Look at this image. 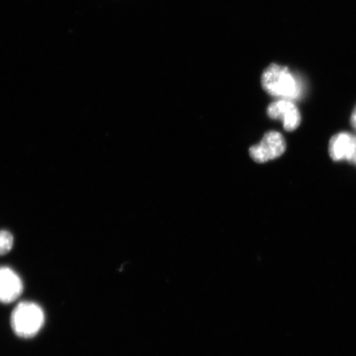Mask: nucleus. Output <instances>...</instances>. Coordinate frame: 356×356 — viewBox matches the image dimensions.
Returning <instances> with one entry per match:
<instances>
[{
  "instance_id": "nucleus-1",
  "label": "nucleus",
  "mask_w": 356,
  "mask_h": 356,
  "mask_svg": "<svg viewBox=\"0 0 356 356\" xmlns=\"http://www.w3.org/2000/svg\"><path fill=\"white\" fill-rule=\"evenodd\" d=\"M261 86L271 96L280 99H300L304 92L301 80L287 67L270 65L262 74Z\"/></svg>"
},
{
  "instance_id": "nucleus-7",
  "label": "nucleus",
  "mask_w": 356,
  "mask_h": 356,
  "mask_svg": "<svg viewBox=\"0 0 356 356\" xmlns=\"http://www.w3.org/2000/svg\"><path fill=\"white\" fill-rule=\"evenodd\" d=\"M13 237L6 230H0V256L6 255L12 250Z\"/></svg>"
},
{
  "instance_id": "nucleus-6",
  "label": "nucleus",
  "mask_w": 356,
  "mask_h": 356,
  "mask_svg": "<svg viewBox=\"0 0 356 356\" xmlns=\"http://www.w3.org/2000/svg\"><path fill=\"white\" fill-rule=\"evenodd\" d=\"M24 291L19 275L7 266L0 267V302L10 304L19 298Z\"/></svg>"
},
{
  "instance_id": "nucleus-8",
  "label": "nucleus",
  "mask_w": 356,
  "mask_h": 356,
  "mask_svg": "<svg viewBox=\"0 0 356 356\" xmlns=\"http://www.w3.org/2000/svg\"><path fill=\"white\" fill-rule=\"evenodd\" d=\"M350 124L351 126H353L354 130L356 131V106L353 111V114H351Z\"/></svg>"
},
{
  "instance_id": "nucleus-3",
  "label": "nucleus",
  "mask_w": 356,
  "mask_h": 356,
  "mask_svg": "<svg viewBox=\"0 0 356 356\" xmlns=\"http://www.w3.org/2000/svg\"><path fill=\"white\" fill-rule=\"evenodd\" d=\"M286 149V140L277 131L267 132L260 144L252 146L249 153L255 162L264 163L282 156Z\"/></svg>"
},
{
  "instance_id": "nucleus-4",
  "label": "nucleus",
  "mask_w": 356,
  "mask_h": 356,
  "mask_svg": "<svg viewBox=\"0 0 356 356\" xmlns=\"http://www.w3.org/2000/svg\"><path fill=\"white\" fill-rule=\"evenodd\" d=\"M329 154L333 161H347L356 166V135L340 132L332 137Z\"/></svg>"
},
{
  "instance_id": "nucleus-5",
  "label": "nucleus",
  "mask_w": 356,
  "mask_h": 356,
  "mask_svg": "<svg viewBox=\"0 0 356 356\" xmlns=\"http://www.w3.org/2000/svg\"><path fill=\"white\" fill-rule=\"evenodd\" d=\"M267 114L271 119L282 120L287 131L296 130L301 122L300 110L293 101L280 99L273 102L267 108Z\"/></svg>"
},
{
  "instance_id": "nucleus-2",
  "label": "nucleus",
  "mask_w": 356,
  "mask_h": 356,
  "mask_svg": "<svg viewBox=\"0 0 356 356\" xmlns=\"http://www.w3.org/2000/svg\"><path fill=\"white\" fill-rule=\"evenodd\" d=\"M44 323L42 309L33 302H22L11 315L13 331L17 337L32 338L41 330Z\"/></svg>"
}]
</instances>
